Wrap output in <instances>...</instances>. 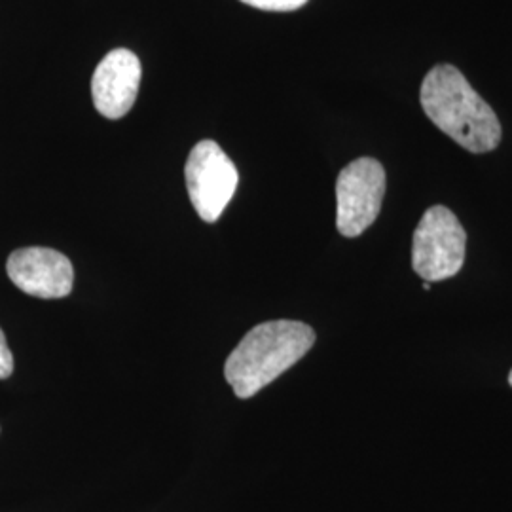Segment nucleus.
Wrapping results in <instances>:
<instances>
[{
    "mask_svg": "<svg viewBox=\"0 0 512 512\" xmlns=\"http://www.w3.org/2000/svg\"><path fill=\"white\" fill-rule=\"evenodd\" d=\"M12 372H14V357L6 344V336L0 329V380L10 378Z\"/></svg>",
    "mask_w": 512,
    "mask_h": 512,
    "instance_id": "obj_9",
    "label": "nucleus"
},
{
    "mask_svg": "<svg viewBox=\"0 0 512 512\" xmlns=\"http://www.w3.org/2000/svg\"><path fill=\"white\" fill-rule=\"evenodd\" d=\"M385 194V169L374 158L346 165L336 181V226L346 238H357L378 219Z\"/></svg>",
    "mask_w": 512,
    "mask_h": 512,
    "instance_id": "obj_4",
    "label": "nucleus"
},
{
    "mask_svg": "<svg viewBox=\"0 0 512 512\" xmlns=\"http://www.w3.org/2000/svg\"><path fill=\"white\" fill-rule=\"evenodd\" d=\"M184 175L190 202L200 219L217 222L238 188L236 164L215 141H200L188 156Z\"/></svg>",
    "mask_w": 512,
    "mask_h": 512,
    "instance_id": "obj_5",
    "label": "nucleus"
},
{
    "mask_svg": "<svg viewBox=\"0 0 512 512\" xmlns=\"http://www.w3.org/2000/svg\"><path fill=\"white\" fill-rule=\"evenodd\" d=\"M141 61L128 48H116L97 65L92 78L93 105L109 120L133 109L141 86Z\"/></svg>",
    "mask_w": 512,
    "mask_h": 512,
    "instance_id": "obj_7",
    "label": "nucleus"
},
{
    "mask_svg": "<svg viewBox=\"0 0 512 512\" xmlns=\"http://www.w3.org/2000/svg\"><path fill=\"white\" fill-rule=\"evenodd\" d=\"M241 2L266 12H294L302 8L308 0H241Z\"/></svg>",
    "mask_w": 512,
    "mask_h": 512,
    "instance_id": "obj_8",
    "label": "nucleus"
},
{
    "mask_svg": "<svg viewBox=\"0 0 512 512\" xmlns=\"http://www.w3.org/2000/svg\"><path fill=\"white\" fill-rule=\"evenodd\" d=\"M315 344V332L300 321H268L249 330L224 365L236 397L251 399L296 365Z\"/></svg>",
    "mask_w": 512,
    "mask_h": 512,
    "instance_id": "obj_2",
    "label": "nucleus"
},
{
    "mask_svg": "<svg viewBox=\"0 0 512 512\" xmlns=\"http://www.w3.org/2000/svg\"><path fill=\"white\" fill-rule=\"evenodd\" d=\"M421 107L429 120L458 145L486 154L501 143V124L492 107L454 65H437L421 82Z\"/></svg>",
    "mask_w": 512,
    "mask_h": 512,
    "instance_id": "obj_1",
    "label": "nucleus"
},
{
    "mask_svg": "<svg viewBox=\"0 0 512 512\" xmlns=\"http://www.w3.org/2000/svg\"><path fill=\"white\" fill-rule=\"evenodd\" d=\"M6 272L19 291L37 298H63L73 291V264L54 249H18L8 258Z\"/></svg>",
    "mask_w": 512,
    "mask_h": 512,
    "instance_id": "obj_6",
    "label": "nucleus"
},
{
    "mask_svg": "<svg viewBox=\"0 0 512 512\" xmlns=\"http://www.w3.org/2000/svg\"><path fill=\"white\" fill-rule=\"evenodd\" d=\"M467 234L444 205L425 211L414 232L412 268L423 281H444L459 274L465 262Z\"/></svg>",
    "mask_w": 512,
    "mask_h": 512,
    "instance_id": "obj_3",
    "label": "nucleus"
},
{
    "mask_svg": "<svg viewBox=\"0 0 512 512\" xmlns=\"http://www.w3.org/2000/svg\"><path fill=\"white\" fill-rule=\"evenodd\" d=\"M509 384H511V387H512V370H511V374H509Z\"/></svg>",
    "mask_w": 512,
    "mask_h": 512,
    "instance_id": "obj_10",
    "label": "nucleus"
}]
</instances>
